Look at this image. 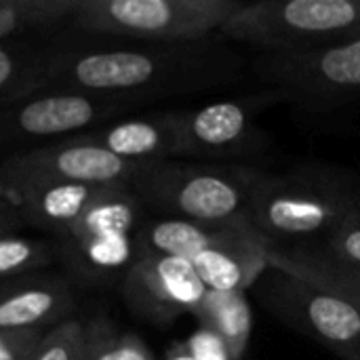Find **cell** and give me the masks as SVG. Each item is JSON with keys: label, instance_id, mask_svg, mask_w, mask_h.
Listing matches in <instances>:
<instances>
[{"label": "cell", "instance_id": "d4e9b609", "mask_svg": "<svg viewBox=\"0 0 360 360\" xmlns=\"http://www.w3.org/2000/svg\"><path fill=\"white\" fill-rule=\"evenodd\" d=\"M316 247H321L325 253H329L338 262L360 270V219L338 228L331 236L323 240V245H316Z\"/></svg>", "mask_w": 360, "mask_h": 360}, {"label": "cell", "instance_id": "603a6c76", "mask_svg": "<svg viewBox=\"0 0 360 360\" xmlns=\"http://www.w3.org/2000/svg\"><path fill=\"white\" fill-rule=\"evenodd\" d=\"M84 360H154V354L133 333H105L93 325L86 329Z\"/></svg>", "mask_w": 360, "mask_h": 360}, {"label": "cell", "instance_id": "ffe728a7", "mask_svg": "<svg viewBox=\"0 0 360 360\" xmlns=\"http://www.w3.org/2000/svg\"><path fill=\"white\" fill-rule=\"evenodd\" d=\"M78 0H0V40L72 17Z\"/></svg>", "mask_w": 360, "mask_h": 360}, {"label": "cell", "instance_id": "44dd1931", "mask_svg": "<svg viewBox=\"0 0 360 360\" xmlns=\"http://www.w3.org/2000/svg\"><path fill=\"white\" fill-rule=\"evenodd\" d=\"M82 268L91 272H116L129 270L137 259L135 234H118V236H95L84 240L70 243Z\"/></svg>", "mask_w": 360, "mask_h": 360}, {"label": "cell", "instance_id": "2e32d148", "mask_svg": "<svg viewBox=\"0 0 360 360\" xmlns=\"http://www.w3.org/2000/svg\"><path fill=\"white\" fill-rule=\"evenodd\" d=\"M72 310V295L59 281H32L0 289V329L25 331L63 323Z\"/></svg>", "mask_w": 360, "mask_h": 360}, {"label": "cell", "instance_id": "7a4b0ae2", "mask_svg": "<svg viewBox=\"0 0 360 360\" xmlns=\"http://www.w3.org/2000/svg\"><path fill=\"white\" fill-rule=\"evenodd\" d=\"M360 219V190L329 175H264L259 173L247 221L272 245H308Z\"/></svg>", "mask_w": 360, "mask_h": 360}, {"label": "cell", "instance_id": "277c9868", "mask_svg": "<svg viewBox=\"0 0 360 360\" xmlns=\"http://www.w3.org/2000/svg\"><path fill=\"white\" fill-rule=\"evenodd\" d=\"M259 53H304L360 36V0L245 2L217 32Z\"/></svg>", "mask_w": 360, "mask_h": 360}, {"label": "cell", "instance_id": "ba28073f", "mask_svg": "<svg viewBox=\"0 0 360 360\" xmlns=\"http://www.w3.org/2000/svg\"><path fill=\"white\" fill-rule=\"evenodd\" d=\"M285 101L283 93L264 89L238 99H221L179 118V154L192 158H232L255 154L266 143V133L255 118L270 105Z\"/></svg>", "mask_w": 360, "mask_h": 360}, {"label": "cell", "instance_id": "4fadbf2b", "mask_svg": "<svg viewBox=\"0 0 360 360\" xmlns=\"http://www.w3.org/2000/svg\"><path fill=\"white\" fill-rule=\"evenodd\" d=\"M179 118L181 112L129 118L76 139L101 146L129 162H162L179 154Z\"/></svg>", "mask_w": 360, "mask_h": 360}, {"label": "cell", "instance_id": "8992f818", "mask_svg": "<svg viewBox=\"0 0 360 360\" xmlns=\"http://www.w3.org/2000/svg\"><path fill=\"white\" fill-rule=\"evenodd\" d=\"M270 312L338 356L360 360V312L333 291L268 268L255 283Z\"/></svg>", "mask_w": 360, "mask_h": 360}, {"label": "cell", "instance_id": "ac0fdd59", "mask_svg": "<svg viewBox=\"0 0 360 360\" xmlns=\"http://www.w3.org/2000/svg\"><path fill=\"white\" fill-rule=\"evenodd\" d=\"M141 207L143 202L131 190L103 188L63 236L74 243L95 236L135 234L141 226Z\"/></svg>", "mask_w": 360, "mask_h": 360}, {"label": "cell", "instance_id": "5b68a950", "mask_svg": "<svg viewBox=\"0 0 360 360\" xmlns=\"http://www.w3.org/2000/svg\"><path fill=\"white\" fill-rule=\"evenodd\" d=\"M240 0H78L74 23L91 34L186 44L217 36Z\"/></svg>", "mask_w": 360, "mask_h": 360}, {"label": "cell", "instance_id": "7402d4cb", "mask_svg": "<svg viewBox=\"0 0 360 360\" xmlns=\"http://www.w3.org/2000/svg\"><path fill=\"white\" fill-rule=\"evenodd\" d=\"M84 356L86 327L80 321L68 319L44 333L38 348L27 360H84Z\"/></svg>", "mask_w": 360, "mask_h": 360}, {"label": "cell", "instance_id": "f1b7e54d", "mask_svg": "<svg viewBox=\"0 0 360 360\" xmlns=\"http://www.w3.org/2000/svg\"><path fill=\"white\" fill-rule=\"evenodd\" d=\"M165 360H196V359H194V356L188 352V348L181 344V346H177V348H175V350H173V352H171V354H169Z\"/></svg>", "mask_w": 360, "mask_h": 360}, {"label": "cell", "instance_id": "e0dca14e", "mask_svg": "<svg viewBox=\"0 0 360 360\" xmlns=\"http://www.w3.org/2000/svg\"><path fill=\"white\" fill-rule=\"evenodd\" d=\"M247 226V224H240ZM251 226V224H249ZM238 226H207L177 217H160L146 221L135 232V249L139 257H181L192 262L198 253L219 243Z\"/></svg>", "mask_w": 360, "mask_h": 360}, {"label": "cell", "instance_id": "9c48e42d", "mask_svg": "<svg viewBox=\"0 0 360 360\" xmlns=\"http://www.w3.org/2000/svg\"><path fill=\"white\" fill-rule=\"evenodd\" d=\"M152 162H129L101 146L72 139L51 148L11 156L0 167V179H59L97 188L131 190Z\"/></svg>", "mask_w": 360, "mask_h": 360}, {"label": "cell", "instance_id": "4316f807", "mask_svg": "<svg viewBox=\"0 0 360 360\" xmlns=\"http://www.w3.org/2000/svg\"><path fill=\"white\" fill-rule=\"evenodd\" d=\"M184 346L196 360H234L228 346L211 329H205V327H198L186 340Z\"/></svg>", "mask_w": 360, "mask_h": 360}, {"label": "cell", "instance_id": "cb8c5ba5", "mask_svg": "<svg viewBox=\"0 0 360 360\" xmlns=\"http://www.w3.org/2000/svg\"><path fill=\"white\" fill-rule=\"evenodd\" d=\"M49 259V249L32 238L4 234L0 236V278L19 276L40 268Z\"/></svg>", "mask_w": 360, "mask_h": 360}, {"label": "cell", "instance_id": "83f0119b", "mask_svg": "<svg viewBox=\"0 0 360 360\" xmlns=\"http://www.w3.org/2000/svg\"><path fill=\"white\" fill-rule=\"evenodd\" d=\"M21 74V59L17 57V53L4 44H0V95L13 86V82L19 78Z\"/></svg>", "mask_w": 360, "mask_h": 360}, {"label": "cell", "instance_id": "d6986e66", "mask_svg": "<svg viewBox=\"0 0 360 360\" xmlns=\"http://www.w3.org/2000/svg\"><path fill=\"white\" fill-rule=\"evenodd\" d=\"M194 316L198 327L211 329L228 346L232 359L243 360L253 327L245 291H207Z\"/></svg>", "mask_w": 360, "mask_h": 360}, {"label": "cell", "instance_id": "7c38bea8", "mask_svg": "<svg viewBox=\"0 0 360 360\" xmlns=\"http://www.w3.org/2000/svg\"><path fill=\"white\" fill-rule=\"evenodd\" d=\"M270 247L272 243L247 224L198 253L192 266L207 291H247L270 268Z\"/></svg>", "mask_w": 360, "mask_h": 360}, {"label": "cell", "instance_id": "6da1fadb", "mask_svg": "<svg viewBox=\"0 0 360 360\" xmlns=\"http://www.w3.org/2000/svg\"><path fill=\"white\" fill-rule=\"evenodd\" d=\"M249 72L251 61L232 42L211 36L186 44L99 49L80 55H61L49 63L40 80L135 105L156 97L194 95L232 86Z\"/></svg>", "mask_w": 360, "mask_h": 360}, {"label": "cell", "instance_id": "9a60e30c", "mask_svg": "<svg viewBox=\"0 0 360 360\" xmlns=\"http://www.w3.org/2000/svg\"><path fill=\"white\" fill-rule=\"evenodd\" d=\"M270 268L293 274L321 289L333 291L360 312V270L338 262L316 245H272Z\"/></svg>", "mask_w": 360, "mask_h": 360}, {"label": "cell", "instance_id": "52a82bcc", "mask_svg": "<svg viewBox=\"0 0 360 360\" xmlns=\"http://www.w3.org/2000/svg\"><path fill=\"white\" fill-rule=\"evenodd\" d=\"M251 72L285 101L329 105L360 95V36L304 53H259Z\"/></svg>", "mask_w": 360, "mask_h": 360}, {"label": "cell", "instance_id": "3957f363", "mask_svg": "<svg viewBox=\"0 0 360 360\" xmlns=\"http://www.w3.org/2000/svg\"><path fill=\"white\" fill-rule=\"evenodd\" d=\"M259 171L236 165L152 162L131 192L165 217L207 226H240L247 221L251 190Z\"/></svg>", "mask_w": 360, "mask_h": 360}, {"label": "cell", "instance_id": "8fae6325", "mask_svg": "<svg viewBox=\"0 0 360 360\" xmlns=\"http://www.w3.org/2000/svg\"><path fill=\"white\" fill-rule=\"evenodd\" d=\"M133 103L76 91H57L25 101L6 118L11 127L27 137H53L78 133L103 116Z\"/></svg>", "mask_w": 360, "mask_h": 360}, {"label": "cell", "instance_id": "484cf974", "mask_svg": "<svg viewBox=\"0 0 360 360\" xmlns=\"http://www.w3.org/2000/svg\"><path fill=\"white\" fill-rule=\"evenodd\" d=\"M49 331V329H46ZM42 329L6 331L0 329V360H27L44 338Z\"/></svg>", "mask_w": 360, "mask_h": 360}, {"label": "cell", "instance_id": "5bb4252c", "mask_svg": "<svg viewBox=\"0 0 360 360\" xmlns=\"http://www.w3.org/2000/svg\"><path fill=\"white\" fill-rule=\"evenodd\" d=\"M103 188L59 179H0V194L32 219L65 234Z\"/></svg>", "mask_w": 360, "mask_h": 360}, {"label": "cell", "instance_id": "f546056e", "mask_svg": "<svg viewBox=\"0 0 360 360\" xmlns=\"http://www.w3.org/2000/svg\"><path fill=\"white\" fill-rule=\"evenodd\" d=\"M11 221H13V219H11V215L0 207V236H4V234H6V230L11 228Z\"/></svg>", "mask_w": 360, "mask_h": 360}, {"label": "cell", "instance_id": "30bf717a", "mask_svg": "<svg viewBox=\"0 0 360 360\" xmlns=\"http://www.w3.org/2000/svg\"><path fill=\"white\" fill-rule=\"evenodd\" d=\"M122 293L133 310L154 323L194 314L207 293L192 262L181 257H139L127 270Z\"/></svg>", "mask_w": 360, "mask_h": 360}]
</instances>
